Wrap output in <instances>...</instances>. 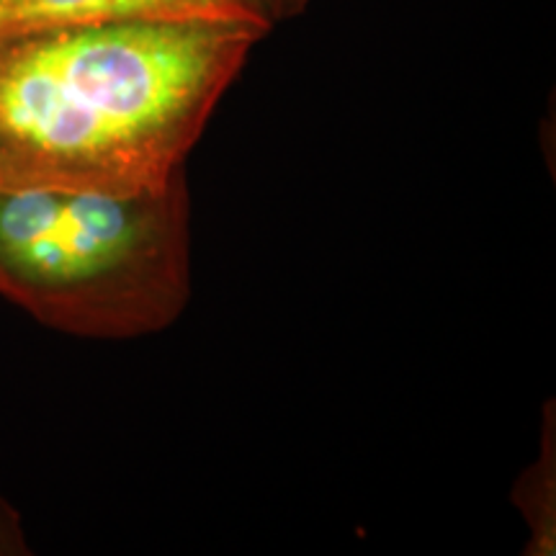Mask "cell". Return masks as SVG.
<instances>
[{"mask_svg":"<svg viewBox=\"0 0 556 556\" xmlns=\"http://www.w3.org/2000/svg\"><path fill=\"white\" fill-rule=\"evenodd\" d=\"M268 31L191 16L0 39V186L163 189Z\"/></svg>","mask_w":556,"mask_h":556,"instance_id":"6da1fadb","label":"cell"},{"mask_svg":"<svg viewBox=\"0 0 556 556\" xmlns=\"http://www.w3.org/2000/svg\"><path fill=\"white\" fill-rule=\"evenodd\" d=\"M0 296L80 338L168 328L191 299L184 173L139 193L0 186Z\"/></svg>","mask_w":556,"mask_h":556,"instance_id":"7a4b0ae2","label":"cell"},{"mask_svg":"<svg viewBox=\"0 0 556 556\" xmlns=\"http://www.w3.org/2000/svg\"><path fill=\"white\" fill-rule=\"evenodd\" d=\"M191 16L263 21L242 0H0V39L103 21Z\"/></svg>","mask_w":556,"mask_h":556,"instance_id":"3957f363","label":"cell"},{"mask_svg":"<svg viewBox=\"0 0 556 556\" xmlns=\"http://www.w3.org/2000/svg\"><path fill=\"white\" fill-rule=\"evenodd\" d=\"M242 3L274 29V26L283 24V21L302 16L312 0H242Z\"/></svg>","mask_w":556,"mask_h":556,"instance_id":"277c9868","label":"cell"},{"mask_svg":"<svg viewBox=\"0 0 556 556\" xmlns=\"http://www.w3.org/2000/svg\"><path fill=\"white\" fill-rule=\"evenodd\" d=\"M26 536L16 513L0 500V554H26Z\"/></svg>","mask_w":556,"mask_h":556,"instance_id":"5b68a950","label":"cell"}]
</instances>
